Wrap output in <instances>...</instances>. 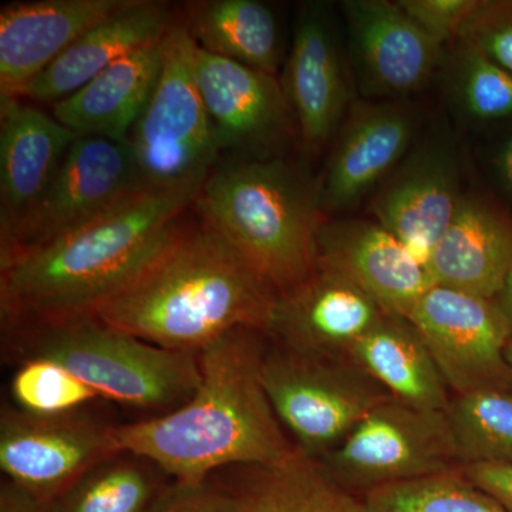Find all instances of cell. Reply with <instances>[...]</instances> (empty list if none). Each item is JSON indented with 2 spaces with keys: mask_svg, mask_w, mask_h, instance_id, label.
Segmentation results:
<instances>
[{
  "mask_svg": "<svg viewBox=\"0 0 512 512\" xmlns=\"http://www.w3.org/2000/svg\"><path fill=\"white\" fill-rule=\"evenodd\" d=\"M205 180L140 187L62 237L0 265L9 333L90 316L163 247Z\"/></svg>",
  "mask_w": 512,
  "mask_h": 512,
  "instance_id": "1",
  "label": "cell"
},
{
  "mask_svg": "<svg viewBox=\"0 0 512 512\" xmlns=\"http://www.w3.org/2000/svg\"><path fill=\"white\" fill-rule=\"evenodd\" d=\"M239 328L198 352L201 380L171 412L114 427L121 453L144 458L184 483L207 481L227 466L266 467L295 448L262 383L256 333Z\"/></svg>",
  "mask_w": 512,
  "mask_h": 512,
  "instance_id": "2",
  "label": "cell"
},
{
  "mask_svg": "<svg viewBox=\"0 0 512 512\" xmlns=\"http://www.w3.org/2000/svg\"><path fill=\"white\" fill-rule=\"evenodd\" d=\"M279 293L207 222L178 221L163 247L94 316L170 350L200 352L232 330L266 332Z\"/></svg>",
  "mask_w": 512,
  "mask_h": 512,
  "instance_id": "3",
  "label": "cell"
},
{
  "mask_svg": "<svg viewBox=\"0 0 512 512\" xmlns=\"http://www.w3.org/2000/svg\"><path fill=\"white\" fill-rule=\"evenodd\" d=\"M192 207L279 295L316 269L325 212L320 178L284 158L220 161Z\"/></svg>",
  "mask_w": 512,
  "mask_h": 512,
  "instance_id": "4",
  "label": "cell"
},
{
  "mask_svg": "<svg viewBox=\"0 0 512 512\" xmlns=\"http://www.w3.org/2000/svg\"><path fill=\"white\" fill-rule=\"evenodd\" d=\"M9 335L20 360H52L89 384L101 399L136 409L171 412L190 399L201 380L198 352L151 345L94 316Z\"/></svg>",
  "mask_w": 512,
  "mask_h": 512,
  "instance_id": "5",
  "label": "cell"
},
{
  "mask_svg": "<svg viewBox=\"0 0 512 512\" xmlns=\"http://www.w3.org/2000/svg\"><path fill=\"white\" fill-rule=\"evenodd\" d=\"M161 45L163 67L156 90L127 140L144 187L207 180L221 161L198 86L200 46L178 20Z\"/></svg>",
  "mask_w": 512,
  "mask_h": 512,
  "instance_id": "6",
  "label": "cell"
},
{
  "mask_svg": "<svg viewBox=\"0 0 512 512\" xmlns=\"http://www.w3.org/2000/svg\"><path fill=\"white\" fill-rule=\"evenodd\" d=\"M262 383L295 446L318 460L390 396L348 360L306 356L288 349L264 356Z\"/></svg>",
  "mask_w": 512,
  "mask_h": 512,
  "instance_id": "7",
  "label": "cell"
},
{
  "mask_svg": "<svg viewBox=\"0 0 512 512\" xmlns=\"http://www.w3.org/2000/svg\"><path fill=\"white\" fill-rule=\"evenodd\" d=\"M320 461L343 487L366 493L460 467L446 412L416 409L392 396Z\"/></svg>",
  "mask_w": 512,
  "mask_h": 512,
  "instance_id": "8",
  "label": "cell"
},
{
  "mask_svg": "<svg viewBox=\"0 0 512 512\" xmlns=\"http://www.w3.org/2000/svg\"><path fill=\"white\" fill-rule=\"evenodd\" d=\"M416 326L456 396L512 389L511 330L494 299L433 285L414 305Z\"/></svg>",
  "mask_w": 512,
  "mask_h": 512,
  "instance_id": "9",
  "label": "cell"
},
{
  "mask_svg": "<svg viewBox=\"0 0 512 512\" xmlns=\"http://www.w3.org/2000/svg\"><path fill=\"white\" fill-rule=\"evenodd\" d=\"M140 187L144 185L127 143L77 137L45 195L0 242V265L62 237Z\"/></svg>",
  "mask_w": 512,
  "mask_h": 512,
  "instance_id": "10",
  "label": "cell"
},
{
  "mask_svg": "<svg viewBox=\"0 0 512 512\" xmlns=\"http://www.w3.org/2000/svg\"><path fill=\"white\" fill-rule=\"evenodd\" d=\"M114 426L84 416L42 417L5 407L0 468L10 481L49 504L87 471L120 454Z\"/></svg>",
  "mask_w": 512,
  "mask_h": 512,
  "instance_id": "11",
  "label": "cell"
},
{
  "mask_svg": "<svg viewBox=\"0 0 512 512\" xmlns=\"http://www.w3.org/2000/svg\"><path fill=\"white\" fill-rule=\"evenodd\" d=\"M357 86L375 99H402L426 87L444 62L441 43L390 0L340 3Z\"/></svg>",
  "mask_w": 512,
  "mask_h": 512,
  "instance_id": "12",
  "label": "cell"
},
{
  "mask_svg": "<svg viewBox=\"0 0 512 512\" xmlns=\"http://www.w3.org/2000/svg\"><path fill=\"white\" fill-rule=\"evenodd\" d=\"M197 79L221 156L274 157L272 151L295 130V116L278 76L200 49Z\"/></svg>",
  "mask_w": 512,
  "mask_h": 512,
  "instance_id": "13",
  "label": "cell"
},
{
  "mask_svg": "<svg viewBox=\"0 0 512 512\" xmlns=\"http://www.w3.org/2000/svg\"><path fill=\"white\" fill-rule=\"evenodd\" d=\"M281 82L303 147L319 153L332 143L350 109L348 66L329 3L299 9Z\"/></svg>",
  "mask_w": 512,
  "mask_h": 512,
  "instance_id": "14",
  "label": "cell"
},
{
  "mask_svg": "<svg viewBox=\"0 0 512 512\" xmlns=\"http://www.w3.org/2000/svg\"><path fill=\"white\" fill-rule=\"evenodd\" d=\"M386 316L348 276L316 265L305 282L278 296L265 333L292 352L346 360L357 340Z\"/></svg>",
  "mask_w": 512,
  "mask_h": 512,
  "instance_id": "15",
  "label": "cell"
},
{
  "mask_svg": "<svg viewBox=\"0 0 512 512\" xmlns=\"http://www.w3.org/2000/svg\"><path fill=\"white\" fill-rule=\"evenodd\" d=\"M460 177V164L451 144L426 141L410 150L380 184L370 212L426 266L464 195Z\"/></svg>",
  "mask_w": 512,
  "mask_h": 512,
  "instance_id": "16",
  "label": "cell"
},
{
  "mask_svg": "<svg viewBox=\"0 0 512 512\" xmlns=\"http://www.w3.org/2000/svg\"><path fill=\"white\" fill-rule=\"evenodd\" d=\"M413 111L397 100L350 106L320 178L323 212L355 207L396 170L412 147Z\"/></svg>",
  "mask_w": 512,
  "mask_h": 512,
  "instance_id": "17",
  "label": "cell"
},
{
  "mask_svg": "<svg viewBox=\"0 0 512 512\" xmlns=\"http://www.w3.org/2000/svg\"><path fill=\"white\" fill-rule=\"evenodd\" d=\"M316 265L336 269L369 293L390 316L409 318L431 286L423 262L379 222L326 220Z\"/></svg>",
  "mask_w": 512,
  "mask_h": 512,
  "instance_id": "18",
  "label": "cell"
},
{
  "mask_svg": "<svg viewBox=\"0 0 512 512\" xmlns=\"http://www.w3.org/2000/svg\"><path fill=\"white\" fill-rule=\"evenodd\" d=\"M131 0H37L0 10V100L18 97L83 33Z\"/></svg>",
  "mask_w": 512,
  "mask_h": 512,
  "instance_id": "19",
  "label": "cell"
},
{
  "mask_svg": "<svg viewBox=\"0 0 512 512\" xmlns=\"http://www.w3.org/2000/svg\"><path fill=\"white\" fill-rule=\"evenodd\" d=\"M77 137L28 100H0V242L45 195Z\"/></svg>",
  "mask_w": 512,
  "mask_h": 512,
  "instance_id": "20",
  "label": "cell"
},
{
  "mask_svg": "<svg viewBox=\"0 0 512 512\" xmlns=\"http://www.w3.org/2000/svg\"><path fill=\"white\" fill-rule=\"evenodd\" d=\"M426 268L433 285L494 299L512 269V214L484 195H463Z\"/></svg>",
  "mask_w": 512,
  "mask_h": 512,
  "instance_id": "21",
  "label": "cell"
},
{
  "mask_svg": "<svg viewBox=\"0 0 512 512\" xmlns=\"http://www.w3.org/2000/svg\"><path fill=\"white\" fill-rule=\"evenodd\" d=\"M175 22L167 3L131 0L126 8L83 33L26 84L18 97L53 106L82 89L120 57L161 42Z\"/></svg>",
  "mask_w": 512,
  "mask_h": 512,
  "instance_id": "22",
  "label": "cell"
},
{
  "mask_svg": "<svg viewBox=\"0 0 512 512\" xmlns=\"http://www.w3.org/2000/svg\"><path fill=\"white\" fill-rule=\"evenodd\" d=\"M161 42L111 63L82 89L53 104L52 116L79 137L127 143L156 90L163 67Z\"/></svg>",
  "mask_w": 512,
  "mask_h": 512,
  "instance_id": "23",
  "label": "cell"
},
{
  "mask_svg": "<svg viewBox=\"0 0 512 512\" xmlns=\"http://www.w3.org/2000/svg\"><path fill=\"white\" fill-rule=\"evenodd\" d=\"M346 360L400 402L447 412L451 399L439 366L409 319L386 316L357 340Z\"/></svg>",
  "mask_w": 512,
  "mask_h": 512,
  "instance_id": "24",
  "label": "cell"
},
{
  "mask_svg": "<svg viewBox=\"0 0 512 512\" xmlns=\"http://www.w3.org/2000/svg\"><path fill=\"white\" fill-rule=\"evenodd\" d=\"M187 25L197 45L224 57L278 74L281 39L272 9L259 0H197L187 3Z\"/></svg>",
  "mask_w": 512,
  "mask_h": 512,
  "instance_id": "25",
  "label": "cell"
},
{
  "mask_svg": "<svg viewBox=\"0 0 512 512\" xmlns=\"http://www.w3.org/2000/svg\"><path fill=\"white\" fill-rule=\"evenodd\" d=\"M254 474L231 490L239 512H369L338 483L318 458L295 446L271 466L252 467Z\"/></svg>",
  "mask_w": 512,
  "mask_h": 512,
  "instance_id": "26",
  "label": "cell"
},
{
  "mask_svg": "<svg viewBox=\"0 0 512 512\" xmlns=\"http://www.w3.org/2000/svg\"><path fill=\"white\" fill-rule=\"evenodd\" d=\"M156 470L144 458L117 454L87 471L47 507L49 512H148L165 485Z\"/></svg>",
  "mask_w": 512,
  "mask_h": 512,
  "instance_id": "27",
  "label": "cell"
},
{
  "mask_svg": "<svg viewBox=\"0 0 512 512\" xmlns=\"http://www.w3.org/2000/svg\"><path fill=\"white\" fill-rule=\"evenodd\" d=\"M446 414L460 466L512 468V389L456 396Z\"/></svg>",
  "mask_w": 512,
  "mask_h": 512,
  "instance_id": "28",
  "label": "cell"
},
{
  "mask_svg": "<svg viewBox=\"0 0 512 512\" xmlns=\"http://www.w3.org/2000/svg\"><path fill=\"white\" fill-rule=\"evenodd\" d=\"M369 512H512L471 483L460 467L434 476L367 491Z\"/></svg>",
  "mask_w": 512,
  "mask_h": 512,
  "instance_id": "29",
  "label": "cell"
},
{
  "mask_svg": "<svg viewBox=\"0 0 512 512\" xmlns=\"http://www.w3.org/2000/svg\"><path fill=\"white\" fill-rule=\"evenodd\" d=\"M448 87L466 119L476 123L512 119V74L477 47L457 40L448 64Z\"/></svg>",
  "mask_w": 512,
  "mask_h": 512,
  "instance_id": "30",
  "label": "cell"
},
{
  "mask_svg": "<svg viewBox=\"0 0 512 512\" xmlns=\"http://www.w3.org/2000/svg\"><path fill=\"white\" fill-rule=\"evenodd\" d=\"M10 396L15 409L42 417L80 413L84 406L101 399L89 384L42 357L20 360L10 382Z\"/></svg>",
  "mask_w": 512,
  "mask_h": 512,
  "instance_id": "31",
  "label": "cell"
},
{
  "mask_svg": "<svg viewBox=\"0 0 512 512\" xmlns=\"http://www.w3.org/2000/svg\"><path fill=\"white\" fill-rule=\"evenodd\" d=\"M457 40L477 47L512 74V0H478Z\"/></svg>",
  "mask_w": 512,
  "mask_h": 512,
  "instance_id": "32",
  "label": "cell"
},
{
  "mask_svg": "<svg viewBox=\"0 0 512 512\" xmlns=\"http://www.w3.org/2000/svg\"><path fill=\"white\" fill-rule=\"evenodd\" d=\"M148 512H239L238 501L228 488L210 481L165 484Z\"/></svg>",
  "mask_w": 512,
  "mask_h": 512,
  "instance_id": "33",
  "label": "cell"
},
{
  "mask_svg": "<svg viewBox=\"0 0 512 512\" xmlns=\"http://www.w3.org/2000/svg\"><path fill=\"white\" fill-rule=\"evenodd\" d=\"M478 0H399L404 12L420 26L427 35L446 45L457 40L466 25Z\"/></svg>",
  "mask_w": 512,
  "mask_h": 512,
  "instance_id": "34",
  "label": "cell"
},
{
  "mask_svg": "<svg viewBox=\"0 0 512 512\" xmlns=\"http://www.w3.org/2000/svg\"><path fill=\"white\" fill-rule=\"evenodd\" d=\"M464 476L512 510V468L491 464L460 466Z\"/></svg>",
  "mask_w": 512,
  "mask_h": 512,
  "instance_id": "35",
  "label": "cell"
},
{
  "mask_svg": "<svg viewBox=\"0 0 512 512\" xmlns=\"http://www.w3.org/2000/svg\"><path fill=\"white\" fill-rule=\"evenodd\" d=\"M0 512H49V507L6 480L0 487Z\"/></svg>",
  "mask_w": 512,
  "mask_h": 512,
  "instance_id": "36",
  "label": "cell"
},
{
  "mask_svg": "<svg viewBox=\"0 0 512 512\" xmlns=\"http://www.w3.org/2000/svg\"><path fill=\"white\" fill-rule=\"evenodd\" d=\"M491 171L498 190L512 201V134L495 150Z\"/></svg>",
  "mask_w": 512,
  "mask_h": 512,
  "instance_id": "37",
  "label": "cell"
},
{
  "mask_svg": "<svg viewBox=\"0 0 512 512\" xmlns=\"http://www.w3.org/2000/svg\"><path fill=\"white\" fill-rule=\"evenodd\" d=\"M494 301L497 303L498 308L501 309V312H503L505 319H507L512 338V269L507 278H505L503 288L497 293Z\"/></svg>",
  "mask_w": 512,
  "mask_h": 512,
  "instance_id": "38",
  "label": "cell"
},
{
  "mask_svg": "<svg viewBox=\"0 0 512 512\" xmlns=\"http://www.w3.org/2000/svg\"><path fill=\"white\" fill-rule=\"evenodd\" d=\"M507 359H508V362H510V365L512 366V340H511L510 346H508V349H507Z\"/></svg>",
  "mask_w": 512,
  "mask_h": 512,
  "instance_id": "39",
  "label": "cell"
}]
</instances>
